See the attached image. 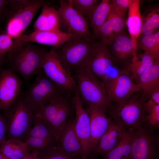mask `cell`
Instances as JSON below:
<instances>
[{
  "instance_id": "b9f144b4",
  "label": "cell",
  "mask_w": 159,
  "mask_h": 159,
  "mask_svg": "<svg viewBox=\"0 0 159 159\" xmlns=\"http://www.w3.org/2000/svg\"><path fill=\"white\" fill-rule=\"evenodd\" d=\"M4 63V59L0 55V71L3 69L2 67Z\"/></svg>"
},
{
  "instance_id": "ac0fdd59",
  "label": "cell",
  "mask_w": 159,
  "mask_h": 159,
  "mask_svg": "<svg viewBox=\"0 0 159 159\" xmlns=\"http://www.w3.org/2000/svg\"><path fill=\"white\" fill-rule=\"evenodd\" d=\"M90 120V146L91 152H94L102 136L113 120L107 117L106 110L97 106L85 108Z\"/></svg>"
},
{
  "instance_id": "277c9868",
  "label": "cell",
  "mask_w": 159,
  "mask_h": 159,
  "mask_svg": "<svg viewBox=\"0 0 159 159\" xmlns=\"http://www.w3.org/2000/svg\"><path fill=\"white\" fill-rule=\"evenodd\" d=\"M6 126V140L24 142L33 124L35 112L20 96L9 108L3 111Z\"/></svg>"
},
{
  "instance_id": "4316f807",
  "label": "cell",
  "mask_w": 159,
  "mask_h": 159,
  "mask_svg": "<svg viewBox=\"0 0 159 159\" xmlns=\"http://www.w3.org/2000/svg\"><path fill=\"white\" fill-rule=\"evenodd\" d=\"M156 61L146 52H144L138 56L137 54L133 55L128 71L134 81L137 82L136 83L140 76L153 65Z\"/></svg>"
},
{
  "instance_id": "8fae6325",
  "label": "cell",
  "mask_w": 159,
  "mask_h": 159,
  "mask_svg": "<svg viewBox=\"0 0 159 159\" xmlns=\"http://www.w3.org/2000/svg\"><path fill=\"white\" fill-rule=\"evenodd\" d=\"M158 138L142 125L134 131L129 159H158Z\"/></svg>"
},
{
  "instance_id": "6da1fadb",
  "label": "cell",
  "mask_w": 159,
  "mask_h": 159,
  "mask_svg": "<svg viewBox=\"0 0 159 159\" xmlns=\"http://www.w3.org/2000/svg\"><path fill=\"white\" fill-rule=\"evenodd\" d=\"M17 42L14 50L6 55L4 63H7L8 69L19 74L27 82L42 69L43 59L48 51L32 43Z\"/></svg>"
},
{
  "instance_id": "83f0119b",
  "label": "cell",
  "mask_w": 159,
  "mask_h": 159,
  "mask_svg": "<svg viewBox=\"0 0 159 159\" xmlns=\"http://www.w3.org/2000/svg\"><path fill=\"white\" fill-rule=\"evenodd\" d=\"M0 152L9 159H21L29 152L24 142L14 139L6 140L0 146Z\"/></svg>"
},
{
  "instance_id": "836d02e7",
  "label": "cell",
  "mask_w": 159,
  "mask_h": 159,
  "mask_svg": "<svg viewBox=\"0 0 159 159\" xmlns=\"http://www.w3.org/2000/svg\"><path fill=\"white\" fill-rule=\"evenodd\" d=\"M143 123L151 130L158 129L159 127V105L150 108L145 112Z\"/></svg>"
},
{
  "instance_id": "2e32d148",
  "label": "cell",
  "mask_w": 159,
  "mask_h": 159,
  "mask_svg": "<svg viewBox=\"0 0 159 159\" xmlns=\"http://www.w3.org/2000/svg\"><path fill=\"white\" fill-rule=\"evenodd\" d=\"M108 48L114 63L121 65L123 69L127 70L133 55L137 54L130 37L123 32L108 45Z\"/></svg>"
},
{
  "instance_id": "ab89813d",
  "label": "cell",
  "mask_w": 159,
  "mask_h": 159,
  "mask_svg": "<svg viewBox=\"0 0 159 159\" xmlns=\"http://www.w3.org/2000/svg\"><path fill=\"white\" fill-rule=\"evenodd\" d=\"M149 99L154 102L156 104L159 105V87L153 91Z\"/></svg>"
},
{
  "instance_id": "4fadbf2b",
  "label": "cell",
  "mask_w": 159,
  "mask_h": 159,
  "mask_svg": "<svg viewBox=\"0 0 159 159\" xmlns=\"http://www.w3.org/2000/svg\"><path fill=\"white\" fill-rule=\"evenodd\" d=\"M134 81L130 72L122 69L115 77L103 83L110 103L121 102L140 91Z\"/></svg>"
},
{
  "instance_id": "f1b7e54d",
  "label": "cell",
  "mask_w": 159,
  "mask_h": 159,
  "mask_svg": "<svg viewBox=\"0 0 159 159\" xmlns=\"http://www.w3.org/2000/svg\"><path fill=\"white\" fill-rule=\"evenodd\" d=\"M137 47L149 54L156 61H159V31L147 35H140L137 40Z\"/></svg>"
},
{
  "instance_id": "7a4b0ae2",
  "label": "cell",
  "mask_w": 159,
  "mask_h": 159,
  "mask_svg": "<svg viewBox=\"0 0 159 159\" xmlns=\"http://www.w3.org/2000/svg\"><path fill=\"white\" fill-rule=\"evenodd\" d=\"M74 94L59 97L35 110L58 140L64 129L74 120Z\"/></svg>"
},
{
  "instance_id": "603a6c76",
  "label": "cell",
  "mask_w": 159,
  "mask_h": 159,
  "mask_svg": "<svg viewBox=\"0 0 159 159\" xmlns=\"http://www.w3.org/2000/svg\"><path fill=\"white\" fill-rule=\"evenodd\" d=\"M34 24V31H46L60 29L57 10L45 3Z\"/></svg>"
},
{
  "instance_id": "7402d4cb",
  "label": "cell",
  "mask_w": 159,
  "mask_h": 159,
  "mask_svg": "<svg viewBox=\"0 0 159 159\" xmlns=\"http://www.w3.org/2000/svg\"><path fill=\"white\" fill-rule=\"evenodd\" d=\"M137 84L142 97L146 101L148 100L153 91L159 87V61H156L140 76Z\"/></svg>"
},
{
  "instance_id": "f35d334b",
  "label": "cell",
  "mask_w": 159,
  "mask_h": 159,
  "mask_svg": "<svg viewBox=\"0 0 159 159\" xmlns=\"http://www.w3.org/2000/svg\"><path fill=\"white\" fill-rule=\"evenodd\" d=\"M0 146L6 140V126L5 121L3 115L0 112Z\"/></svg>"
},
{
  "instance_id": "d6986e66",
  "label": "cell",
  "mask_w": 159,
  "mask_h": 159,
  "mask_svg": "<svg viewBox=\"0 0 159 159\" xmlns=\"http://www.w3.org/2000/svg\"><path fill=\"white\" fill-rule=\"evenodd\" d=\"M124 19L115 13L111 4L109 15L100 29L95 39L103 42L108 45L124 32Z\"/></svg>"
},
{
  "instance_id": "cb8c5ba5",
  "label": "cell",
  "mask_w": 159,
  "mask_h": 159,
  "mask_svg": "<svg viewBox=\"0 0 159 159\" xmlns=\"http://www.w3.org/2000/svg\"><path fill=\"white\" fill-rule=\"evenodd\" d=\"M138 0H132L129 6L127 25L130 37L133 43L135 52L137 53V40L140 35L143 19L140 9Z\"/></svg>"
},
{
  "instance_id": "d4e9b609",
  "label": "cell",
  "mask_w": 159,
  "mask_h": 159,
  "mask_svg": "<svg viewBox=\"0 0 159 159\" xmlns=\"http://www.w3.org/2000/svg\"><path fill=\"white\" fill-rule=\"evenodd\" d=\"M110 0H102L97 4L91 14L89 21L92 28L93 38L95 39L101 26L107 19L111 6Z\"/></svg>"
},
{
  "instance_id": "7bdbcfd3",
  "label": "cell",
  "mask_w": 159,
  "mask_h": 159,
  "mask_svg": "<svg viewBox=\"0 0 159 159\" xmlns=\"http://www.w3.org/2000/svg\"><path fill=\"white\" fill-rule=\"evenodd\" d=\"M0 159H9L0 152Z\"/></svg>"
},
{
  "instance_id": "ffe728a7",
  "label": "cell",
  "mask_w": 159,
  "mask_h": 159,
  "mask_svg": "<svg viewBox=\"0 0 159 159\" xmlns=\"http://www.w3.org/2000/svg\"><path fill=\"white\" fill-rule=\"evenodd\" d=\"M126 130L121 124L113 120L100 138L94 152L105 155L118 144Z\"/></svg>"
},
{
  "instance_id": "8992f818",
  "label": "cell",
  "mask_w": 159,
  "mask_h": 159,
  "mask_svg": "<svg viewBox=\"0 0 159 159\" xmlns=\"http://www.w3.org/2000/svg\"><path fill=\"white\" fill-rule=\"evenodd\" d=\"M45 3L43 0H10L6 33L13 39L21 35Z\"/></svg>"
},
{
  "instance_id": "44dd1931",
  "label": "cell",
  "mask_w": 159,
  "mask_h": 159,
  "mask_svg": "<svg viewBox=\"0 0 159 159\" xmlns=\"http://www.w3.org/2000/svg\"><path fill=\"white\" fill-rule=\"evenodd\" d=\"M74 121L62 132L58 140V146L68 155L75 158L84 159L82 145L74 130Z\"/></svg>"
},
{
  "instance_id": "60d3db41",
  "label": "cell",
  "mask_w": 159,
  "mask_h": 159,
  "mask_svg": "<svg viewBox=\"0 0 159 159\" xmlns=\"http://www.w3.org/2000/svg\"><path fill=\"white\" fill-rule=\"evenodd\" d=\"M39 153L36 152H29L21 159H39Z\"/></svg>"
},
{
  "instance_id": "d590c367",
  "label": "cell",
  "mask_w": 159,
  "mask_h": 159,
  "mask_svg": "<svg viewBox=\"0 0 159 159\" xmlns=\"http://www.w3.org/2000/svg\"><path fill=\"white\" fill-rule=\"evenodd\" d=\"M17 42L10 36L5 33L0 34V55L4 58L8 53L13 51Z\"/></svg>"
},
{
  "instance_id": "74e56055",
  "label": "cell",
  "mask_w": 159,
  "mask_h": 159,
  "mask_svg": "<svg viewBox=\"0 0 159 159\" xmlns=\"http://www.w3.org/2000/svg\"><path fill=\"white\" fill-rule=\"evenodd\" d=\"M10 0H0V24L6 20Z\"/></svg>"
},
{
  "instance_id": "1f68e13d",
  "label": "cell",
  "mask_w": 159,
  "mask_h": 159,
  "mask_svg": "<svg viewBox=\"0 0 159 159\" xmlns=\"http://www.w3.org/2000/svg\"><path fill=\"white\" fill-rule=\"evenodd\" d=\"M24 142L29 152H36L39 153L58 145L57 143L33 137H27Z\"/></svg>"
},
{
  "instance_id": "9a60e30c",
  "label": "cell",
  "mask_w": 159,
  "mask_h": 159,
  "mask_svg": "<svg viewBox=\"0 0 159 159\" xmlns=\"http://www.w3.org/2000/svg\"><path fill=\"white\" fill-rule=\"evenodd\" d=\"M23 82L17 74L9 69L0 71V110L4 111L20 96Z\"/></svg>"
},
{
  "instance_id": "d6a6232c",
  "label": "cell",
  "mask_w": 159,
  "mask_h": 159,
  "mask_svg": "<svg viewBox=\"0 0 159 159\" xmlns=\"http://www.w3.org/2000/svg\"><path fill=\"white\" fill-rule=\"evenodd\" d=\"M159 27V12L158 9L150 12L143 20V24L140 35H147L156 31Z\"/></svg>"
},
{
  "instance_id": "4dcf8cb0",
  "label": "cell",
  "mask_w": 159,
  "mask_h": 159,
  "mask_svg": "<svg viewBox=\"0 0 159 159\" xmlns=\"http://www.w3.org/2000/svg\"><path fill=\"white\" fill-rule=\"evenodd\" d=\"M70 5L89 21L90 17L97 5V0H70L67 1Z\"/></svg>"
},
{
  "instance_id": "f546056e",
  "label": "cell",
  "mask_w": 159,
  "mask_h": 159,
  "mask_svg": "<svg viewBox=\"0 0 159 159\" xmlns=\"http://www.w3.org/2000/svg\"><path fill=\"white\" fill-rule=\"evenodd\" d=\"M29 137L40 138L57 143L58 142L57 137L36 114L33 124L27 138Z\"/></svg>"
},
{
  "instance_id": "30bf717a",
  "label": "cell",
  "mask_w": 159,
  "mask_h": 159,
  "mask_svg": "<svg viewBox=\"0 0 159 159\" xmlns=\"http://www.w3.org/2000/svg\"><path fill=\"white\" fill-rule=\"evenodd\" d=\"M42 69L56 84L68 92H74L77 86L74 78L62 63L54 48H52L45 54Z\"/></svg>"
},
{
  "instance_id": "52a82bcc",
  "label": "cell",
  "mask_w": 159,
  "mask_h": 159,
  "mask_svg": "<svg viewBox=\"0 0 159 159\" xmlns=\"http://www.w3.org/2000/svg\"><path fill=\"white\" fill-rule=\"evenodd\" d=\"M138 92L122 101L112 104L107 110L113 120L121 124L126 130L135 131L143 123L146 101Z\"/></svg>"
},
{
  "instance_id": "484cf974",
  "label": "cell",
  "mask_w": 159,
  "mask_h": 159,
  "mask_svg": "<svg viewBox=\"0 0 159 159\" xmlns=\"http://www.w3.org/2000/svg\"><path fill=\"white\" fill-rule=\"evenodd\" d=\"M134 131L126 130L118 144L105 155L103 159H129Z\"/></svg>"
},
{
  "instance_id": "9c48e42d",
  "label": "cell",
  "mask_w": 159,
  "mask_h": 159,
  "mask_svg": "<svg viewBox=\"0 0 159 159\" xmlns=\"http://www.w3.org/2000/svg\"><path fill=\"white\" fill-rule=\"evenodd\" d=\"M108 47L106 43L95 40L88 65L103 83L115 77L122 70L114 64Z\"/></svg>"
},
{
  "instance_id": "5b68a950",
  "label": "cell",
  "mask_w": 159,
  "mask_h": 159,
  "mask_svg": "<svg viewBox=\"0 0 159 159\" xmlns=\"http://www.w3.org/2000/svg\"><path fill=\"white\" fill-rule=\"evenodd\" d=\"M95 40L75 34L53 48L62 63L73 76L76 71L88 65Z\"/></svg>"
},
{
  "instance_id": "ba28073f",
  "label": "cell",
  "mask_w": 159,
  "mask_h": 159,
  "mask_svg": "<svg viewBox=\"0 0 159 159\" xmlns=\"http://www.w3.org/2000/svg\"><path fill=\"white\" fill-rule=\"evenodd\" d=\"M37 75L34 82L24 93L21 94L25 101L35 111L37 108L71 93L50 80L42 69Z\"/></svg>"
},
{
  "instance_id": "3957f363",
  "label": "cell",
  "mask_w": 159,
  "mask_h": 159,
  "mask_svg": "<svg viewBox=\"0 0 159 159\" xmlns=\"http://www.w3.org/2000/svg\"><path fill=\"white\" fill-rule=\"evenodd\" d=\"M74 74L80 97L85 108L95 106L107 111L112 104L104 85L88 66L77 69Z\"/></svg>"
},
{
  "instance_id": "e0dca14e",
  "label": "cell",
  "mask_w": 159,
  "mask_h": 159,
  "mask_svg": "<svg viewBox=\"0 0 159 159\" xmlns=\"http://www.w3.org/2000/svg\"><path fill=\"white\" fill-rule=\"evenodd\" d=\"M75 34L65 32L61 29L46 31H34L14 39L19 42H29L51 46L57 48Z\"/></svg>"
},
{
  "instance_id": "8d00e7d4",
  "label": "cell",
  "mask_w": 159,
  "mask_h": 159,
  "mask_svg": "<svg viewBox=\"0 0 159 159\" xmlns=\"http://www.w3.org/2000/svg\"><path fill=\"white\" fill-rule=\"evenodd\" d=\"M132 0H113L111 5L115 13L124 19L126 12Z\"/></svg>"
},
{
  "instance_id": "e575fe53",
  "label": "cell",
  "mask_w": 159,
  "mask_h": 159,
  "mask_svg": "<svg viewBox=\"0 0 159 159\" xmlns=\"http://www.w3.org/2000/svg\"><path fill=\"white\" fill-rule=\"evenodd\" d=\"M38 157L39 159H80L66 153L58 145L39 153Z\"/></svg>"
},
{
  "instance_id": "7c38bea8",
  "label": "cell",
  "mask_w": 159,
  "mask_h": 159,
  "mask_svg": "<svg viewBox=\"0 0 159 159\" xmlns=\"http://www.w3.org/2000/svg\"><path fill=\"white\" fill-rule=\"evenodd\" d=\"M61 28L66 32L93 39L86 18L75 10L67 1L61 0L57 10Z\"/></svg>"
},
{
  "instance_id": "5bb4252c",
  "label": "cell",
  "mask_w": 159,
  "mask_h": 159,
  "mask_svg": "<svg viewBox=\"0 0 159 159\" xmlns=\"http://www.w3.org/2000/svg\"><path fill=\"white\" fill-rule=\"evenodd\" d=\"M75 109L74 128L82 145L84 159L92 152L90 146V129L89 115L84 107L76 86L74 95Z\"/></svg>"
}]
</instances>
